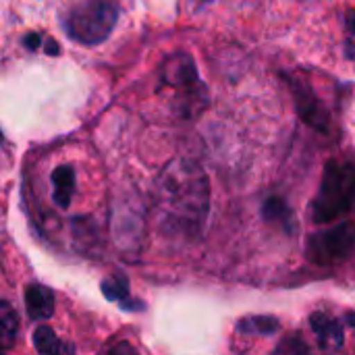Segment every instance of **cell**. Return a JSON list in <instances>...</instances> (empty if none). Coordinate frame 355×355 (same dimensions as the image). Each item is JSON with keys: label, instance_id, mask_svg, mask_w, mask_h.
Instances as JSON below:
<instances>
[{"label": "cell", "instance_id": "cell-1", "mask_svg": "<svg viewBox=\"0 0 355 355\" xmlns=\"http://www.w3.org/2000/svg\"><path fill=\"white\" fill-rule=\"evenodd\" d=\"M208 206L210 183L200 164L177 158L162 168L154 185V208L162 233L198 235L206 223Z\"/></svg>", "mask_w": 355, "mask_h": 355}, {"label": "cell", "instance_id": "cell-2", "mask_svg": "<svg viewBox=\"0 0 355 355\" xmlns=\"http://www.w3.org/2000/svg\"><path fill=\"white\" fill-rule=\"evenodd\" d=\"M160 85L171 89L173 106L181 116H196L208 104L206 85L193 58L185 52L168 56L160 69Z\"/></svg>", "mask_w": 355, "mask_h": 355}, {"label": "cell", "instance_id": "cell-3", "mask_svg": "<svg viewBox=\"0 0 355 355\" xmlns=\"http://www.w3.org/2000/svg\"><path fill=\"white\" fill-rule=\"evenodd\" d=\"M355 202V166L331 160L324 166L322 185L312 202L314 223H333L352 210Z\"/></svg>", "mask_w": 355, "mask_h": 355}, {"label": "cell", "instance_id": "cell-4", "mask_svg": "<svg viewBox=\"0 0 355 355\" xmlns=\"http://www.w3.org/2000/svg\"><path fill=\"white\" fill-rule=\"evenodd\" d=\"M116 21L119 6L114 0H83L69 10L64 29L73 42L83 46H98L108 40Z\"/></svg>", "mask_w": 355, "mask_h": 355}, {"label": "cell", "instance_id": "cell-5", "mask_svg": "<svg viewBox=\"0 0 355 355\" xmlns=\"http://www.w3.org/2000/svg\"><path fill=\"white\" fill-rule=\"evenodd\" d=\"M146 204L137 193L121 196L114 202L112 216H110V231L112 239L119 250L127 254H137L144 245L146 237Z\"/></svg>", "mask_w": 355, "mask_h": 355}, {"label": "cell", "instance_id": "cell-6", "mask_svg": "<svg viewBox=\"0 0 355 355\" xmlns=\"http://www.w3.org/2000/svg\"><path fill=\"white\" fill-rule=\"evenodd\" d=\"M355 250V223H339L308 241V258L320 266H333L349 258Z\"/></svg>", "mask_w": 355, "mask_h": 355}, {"label": "cell", "instance_id": "cell-7", "mask_svg": "<svg viewBox=\"0 0 355 355\" xmlns=\"http://www.w3.org/2000/svg\"><path fill=\"white\" fill-rule=\"evenodd\" d=\"M289 87L291 94L295 98V108L300 112V116L314 129L318 131H329L331 127V116L324 108V104L318 100L316 92L312 89V85L304 79L297 77H289Z\"/></svg>", "mask_w": 355, "mask_h": 355}, {"label": "cell", "instance_id": "cell-8", "mask_svg": "<svg viewBox=\"0 0 355 355\" xmlns=\"http://www.w3.org/2000/svg\"><path fill=\"white\" fill-rule=\"evenodd\" d=\"M25 310L31 320H48L54 314V293L46 285L33 283L25 289Z\"/></svg>", "mask_w": 355, "mask_h": 355}, {"label": "cell", "instance_id": "cell-9", "mask_svg": "<svg viewBox=\"0 0 355 355\" xmlns=\"http://www.w3.org/2000/svg\"><path fill=\"white\" fill-rule=\"evenodd\" d=\"M310 324L318 337V345L324 352H337L343 345V329H341L339 320H335L322 312H316V314H312Z\"/></svg>", "mask_w": 355, "mask_h": 355}, {"label": "cell", "instance_id": "cell-10", "mask_svg": "<svg viewBox=\"0 0 355 355\" xmlns=\"http://www.w3.org/2000/svg\"><path fill=\"white\" fill-rule=\"evenodd\" d=\"M52 200L58 208H69L75 193V168L71 164H58L52 175Z\"/></svg>", "mask_w": 355, "mask_h": 355}, {"label": "cell", "instance_id": "cell-11", "mask_svg": "<svg viewBox=\"0 0 355 355\" xmlns=\"http://www.w3.org/2000/svg\"><path fill=\"white\" fill-rule=\"evenodd\" d=\"M102 293L108 302H114L123 310H144L141 302L129 297V279L125 275H112L102 281Z\"/></svg>", "mask_w": 355, "mask_h": 355}, {"label": "cell", "instance_id": "cell-12", "mask_svg": "<svg viewBox=\"0 0 355 355\" xmlns=\"http://www.w3.org/2000/svg\"><path fill=\"white\" fill-rule=\"evenodd\" d=\"M33 345L40 355H75V345L64 343L50 327H37L33 333Z\"/></svg>", "mask_w": 355, "mask_h": 355}, {"label": "cell", "instance_id": "cell-13", "mask_svg": "<svg viewBox=\"0 0 355 355\" xmlns=\"http://www.w3.org/2000/svg\"><path fill=\"white\" fill-rule=\"evenodd\" d=\"M19 335V316L8 302H0V352L10 349Z\"/></svg>", "mask_w": 355, "mask_h": 355}, {"label": "cell", "instance_id": "cell-14", "mask_svg": "<svg viewBox=\"0 0 355 355\" xmlns=\"http://www.w3.org/2000/svg\"><path fill=\"white\" fill-rule=\"evenodd\" d=\"M262 216L266 223H275V225H283L285 231H291L293 227V212L287 206V202L279 196L270 198L264 206H262Z\"/></svg>", "mask_w": 355, "mask_h": 355}, {"label": "cell", "instance_id": "cell-15", "mask_svg": "<svg viewBox=\"0 0 355 355\" xmlns=\"http://www.w3.org/2000/svg\"><path fill=\"white\" fill-rule=\"evenodd\" d=\"M239 331L248 335H272L279 331V322L270 316H254L239 322Z\"/></svg>", "mask_w": 355, "mask_h": 355}, {"label": "cell", "instance_id": "cell-16", "mask_svg": "<svg viewBox=\"0 0 355 355\" xmlns=\"http://www.w3.org/2000/svg\"><path fill=\"white\" fill-rule=\"evenodd\" d=\"M270 355H310V352H308V345L304 343V339H300L297 335H289L279 341V345Z\"/></svg>", "mask_w": 355, "mask_h": 355}, {"label": "cell", "instance_id": "cell-17", "mask_svg": "<svg viewBox=\"0 0 355 355\" xmlns=\"http://www.w3.org/2000/svg\"><path fill=\"white\" fill-rule=\"evenodd\" d=\"M108 355H137V352L129 345V343H119V345H114L110 352H108Z\"/></svg>", "mask_w": 355, "mask_h": 355}, {"label": "cell", "instance_id": "cell-18", "mask_svg": "<svg viewBox=\"0 0 355 355\" xmlns=\"http://www.w3.org/2000/svg\"><path fill=\"white\" fill-rule=\"evenodd\" d=\"M40 42H42L40 33H29V35L23 37V44H25L27 50H37L40 48Z\"/></svg>", "mask_w": 355, "mask_h": 355}, {"label": "cell", "instance_id": "cell-19", "mask_svg": "<svg viewBox=\"0 0 355 355\" xmlns=\"http://www.w3.org/2000/svg\"><path fill=\"white\" fill-rule=\"evenodd\" d=\"M345 56L349 58V60H354L355 62V37L352 35L347 42H345Z\"/></svg>", "mask_w": 355, "mask_h": 355}, {"label": "cell", "instance_id": "cell-20", "mask_svg": "<svg viewBox=\"0 0 355 355\" xmlns=\"http://www.w3.org/2000/svg\"><path fill=\"white\" fill-rule=\"evenodd\" d=\"M345 25H347V29L352 31V35L355 37V10H352V12L345 17Z\"/></svg>", "mask_w": 355, "mask_h": 355}, {"label": "cell", "instance_id": "cell-21", "mask_svg": "<svg viewBox=\"0 0 355 355\" xmlns=\"http://www.w3.org/2000/svg\"><path fill=\"white\" fill-rule=\"evenodd\" d=\"M46 52H48V54H58V46H56V42H48V44H46Z\"/></svg>", "mask_w": 355, "mask_h": 355}, {"label": "cell", "instance_id": "cell-22", "mask_svg": "<svg viewBox=\"0 0 355 355\" xmlns=\"http://www.w3.org/2000/svg\"><path fill=\"white\" fill-rule=\"evenodd\" d=\"M347 320H349V327H355V314H347Z\"/></svg>", "mask_w": 355, "mask_h": 355}, {"label": "cell", "instance_id": "cell-23", "mask_svg": "<svg viewBox=\"0 0 355 355\" xmlns=\"http://www.w3.org/2000/svg\"><path fill=\"white\" fill-rule=\"evenodd\" d=\"M0 144H2V131H0Z\"/></svg>", "mask_w": 355, "mask_h": 355}, {"label": "cell", "instance_id": "cell-24", "mask_svg": "<svg viewBox=\"0 0 355 355\" xmlns=\"http://www.w3.org/2000/svg\"><path fill=\"white\" fill-rule=\"evenodd\" d=\"M0 355H2V352H0Z\"/></svg>", "mask_w": 355, "mask_h": 355}]
</instances>
